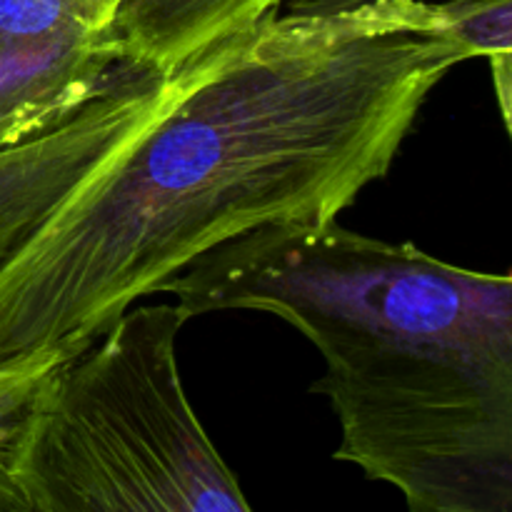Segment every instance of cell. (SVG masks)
Wrapping results in <instances>:
<instances>
[{
	"mask_svg": "<svg viewBox=\"0 0 512 512\" xmlns=\"http://www.w3.org/2000/svg\"><path fill=\"white\" fill-rule=\"evenodd\" d=\"M463 63L433 0H288L210 48L193 88L0 268V368L78 355L220 245L338 220Z\"/></svg>",
	"mask_w": 512,
	"mask_h": 512,
	"instance_id": "6da1fadb",
	"label": "cell"
},
{
	"mask_svg": "<svg viewBox=\"0 0 512 512\" xmlns=\"http://www.w3.org/2000/svg\"><path fill=\"white\" fill-rule=\"evenodd\" d=\"M190 318L178 300L128 308L40 380L0 450L3 510H250L183 388Z\"/></svg>",
	"mask_w": 512,
	"mask_h": 512,
	"instance_id": "7a4b0ae2",
	"label": "cell"
},
{
	"mask_svg": "<svg viewBox=\"0 0 512 512\" xmlns=\"http://www.w3.org/2000/svg\"><path fill=\"white\" fill-rule=\"evenodd\" d=\"M208 58L210 50L168 75L128 63L103 95L58 128L0 150V268L73 188L193 88Z\"/></svg>",
	"mask_w": 512,
	"mask_h": 512,
	"instance_id": "3957f363",
	"label": "cell"
},
{
	"mask_svg": "<svg viewBox=\"0 0 512 512\" xmlns=\"http://www.w3.org/2000/svg\"><path fill=\"white\" fill-rule=\"evenodd\" d=\"M125 68L115 23L0 40V150L58 128L103 95Z\"/></svg>",
	"mask_w": 512,
	"mask_h": 512,
	"instance_id": "277c9868",
	"label": "cell"
},
{
	"mask_svg": "<svg viewBox=\"0 0 512 512\" xmlns=\"http://www.w3.org/2000/svg\"><path fill=\"white\" fill-rule=\"evenodd\" d=\"M288 0H123L115 30L125 60L175 73L213 45L278 13Z\"/></svg>",
	"mask_w": 512,
	"mask_h": 512,
	"instance_id": "5b68a950",
	"label": "cell"
},
{
	"mask_svg": "<svg viewBox=\"0 0 512 512\" xmlns=\"http://www.w3.org/2000/svg\"><path fill=\"white\" fill-rule=\"evenodd\" d=\"M433 15L463 60L512 50V0H433Z\"/></svg>",
	"mask_w": 512,
	"mask_h": 512,
	"instance_id": "8992f818",
	"label": "cell"
},
{
	"mask_svg": "<svg viewBox=\"0 0 512 512\" xmlns=\"http://www.w3.org/2000/svg\"><path fill=\"white\" fill-rule=\"evenodd\" d=\"M93 25L110 23L83 0H0V40L45 38Z\"/></svg>",
	"mask_w": 512,
	"mask_h": 512,
	"instance_id": "52a82bcc",
	"label": "cell"
},
{
	"mask_svg": "<svg viewBox=\"0 0 512 512\" xmlns=\"http://www.w3.org/2000/svg\"><path fill=\"white\" fill-rule=\"evenodd\" d=\"M60 360H65V355L38 358L28 360V363L10 365V368H0V450H3L5 438H8L10 433V425L15 423V418H18L20 410L25 408V403L33 398L40 380H43Z\"/></svg>",
	"mask_w": 512,
	"mask_h": 512,
	"instance_id": "ba28073f",
	"label": "cell"
},
{
	"mask_svg": "<svg viewBox=\"0 0 512 512\" xmlns=\"http://www.w3.org/2000/svg\"><path fill=\"white\" fill-rule=\"evenodd\" d=\"M490 73H493L495 98H498L500 113H503L505 128L512 140V50H498L490 53Z\"/></svg>",
	"mask_w": 512,
	"mask_h": 512,
	"instance_id": "9c48e42d",
	"label": "cell"
},
{
	"mask_svg": "<svg viewBox=\"0 0 512 512\" xmlns=\"http://www.w3.org/2000/svg\"><path fill=\"white\" fill-rule=\"evenodd\" d=\"M83 3L88 5L100 20H105V23H115V13H118L123 0H83Z\"/></svg>",
	"mask_w": 512,
	"mask_h": 512,
	"instance_id": "30bf717a",
	"label": "cell"
},
{
	"mask_svg": "<svg viewBox=\"0 0 512 512\" xmlns=\"http://www.w3.org/2000/svg\"><path fill=\"white\" fill-rule=\"evenodd\" d=\"M0 510H3V500H0Z\"/></svg>",
	"mask_w": 512,
	"mask_h": 512,
	"instance_id": "8fae6325",
	"label": "cell"
}]
</instances>
